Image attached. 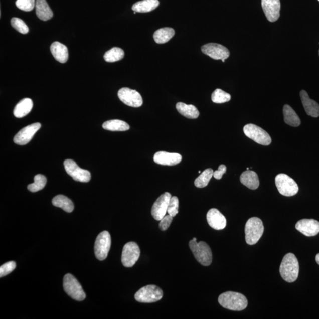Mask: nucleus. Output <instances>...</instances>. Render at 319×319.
<instances>
[{"mask_svg": "<svg viewBox=\"0 0 319 319\" xmlns=\"http://www.w3.org/2000/svg\"><path fill=\"white\" fill-rule=\"evenodd\" d=\"M182 160V155L175 152L158 151L154 155V162L164 166H175L180 164Z\"/></svg>", "mask_w": 319, "mask_h": 319, "instance_id": "obj_18", "label": "nucleus"}, {"mask_svg": "<svg viewBox=\"0 0 319 319\" xmlns=\"http://www.w3.org/2000/svg\"><path fill=\"white\" fill-rule=\"evenodd\" d=\"M201 50L205 55L214 60H221L222 62H225L230 55V52L227 48L217 43L206 44L202 46Z\"/></svg>", "mask_w": 319, "mask_h": 319, "instance_id": "obj_13", "label": "nucleus"}, {"mask_svg": "<svg viewBox=\"0 0 319 319\" xmlns=\"http://www.w3.org/2000/svg\"><path fill=\"white\" fill-rule=\"evenodd\" d=\"M175 34V32L174 29L165 28L157 30L154 33L153 38L155 42L158 44H164L170 41Z\"/></svg>", "mask_w": 319, "mask_h": 319, "instance_id": "obj_28", "label": "nucleus"}, {"mask_svg": "<svg viewBox=\"0 0 319 319\" xmlns=\"http://www.w3.org/2000/svg\"><path fill=\"white\" fill-rule=\"evenodd\" d=\"M164 295L161 288L155 285H148L136 292L135 300L140 303H151L161 300Z\"/></svg>", "mask_w": 319, "mask_h": 319, "instance_id": "obj_5", "label": "nucleus"}, {"mask_svg": "<svg viewBox=\"0 0 319 319\" xmlns=\"http://www.w3.org/2000/svg\"><path fill=\"white\" fill-rule=\"evenodd\" d=\"M315 261H316L317 263L319 265V253L315 256Z\"/></svg>", "mask_w": 319, "mask_h": 319, "instance_id": "obj_41", "label": "nucleus"}, {"mask_svg": "<svg viewBox=\"0 0 319 319\" xmlns=\"http://www.w3.org/2000/svg\"><path fill=\"white\" fill-rule=\"evenodd\" d=\"M261 6L269 22H276L280 18V0H261Z\"/></svg>", "mask_w": 319, "mask_h": 319, "instance_id": "obj_15", "label": "nucleus"}, {"mask_svg": "<svg viewBox=\"0 0 319 319\" xmlns=\"http://www.w3.org/2000/svg\"><path fill=\"white\" fill-rule=\"evenodd\" d=\"M173 218L174 217H172L170 215H165L164 218H163L161 222H160L159 224V228L161 229V230L162 231H165L167 230L172 223L173 221Z\"/></svg>", "mask_w": 319, "mask_h": 319, "instance_id": "obj_39", "label": "nucleus"}, {"mask_svg": "<svg viewBox=\"0 0 319 319\" xmlns=\"http://www.w3.org/2000/svg\"><path fill=\"white\" fill-rule=\"evenodd\" d=\"M207 219L209 226L215 230H222L227 226V219L217 209H210L208 212Z\"/></svg>", "mask_w": 319, "mask_h": 319, "instance_id": "obj_19", "label": "nucleus"}, {"mask_svg": "<svg viewBox=\"0 0 319 319\" xmlns=\"http://www.w3.org/2000/svg\"><path fill=\"white\" fill-rule=\"evenodd\" d=\"M300 98L306 114L312 117L317 118L319 116V105L317 102L309 98L306 91L300 92Z\"/></svg>", "mask_w": 319, "mask_h": 319, "instance_id": "obj_20", "label": "nucleus"}, {"mask_svg": "<svg viewBox=\"0 0 319 319\" xmlns=\"http://www.w3.org/2000/svg\"><path fill=\"white\" fill-rule=\"evenodd\" d=\"M192 239H193V240H194V241H197V239L196 238H194Z\"/></svg>", "mask_w": 319, "mask_h": 319, "instance_id": "obj_42", "label": "nucleus"}, {"mask_svg": "<svg viewBox=\"0 0 319 319\" xmlns=\"http://www.w3.org/2000/svg\"><path fill=\"white\" fill-rule=\"evenodd\" d=\"M295 228L306 237H314L319 233V222L313 219H303L297 222Z\"/></svg>", "mask_w": 319, "mask_h": 319, "instance_id": "obj_17", "label": "nucleus"}, {"mask_svg": "<svg viewBox=\"0 0 319 319\" xmlns=\"http://www.w3.org/2000/svg\"><path fill=\"white\" fill-rule=\"evenodd\" d=\"M111 245V235L108 231H103L96 239L94 250L96 258L105 260L107 257Z\"/></svg>", "mask_w": 319, "mask_h": 319, "instance_id": "obj_9", "label": "nucleus"}, {"mask_svg": "<svg viewBox=\"0 0 319 319\" xmlns=\"http://www.w3.org/2000/svg\"><path fill=\"white\" fill-rule=\"evenodd\" d=\"M159 5L158 0H142L135 3L132 6V10L137 13H148L154 11Z\"/></svg>", "mask_w": 319, "mask_h": 319, "instance_id": "obj_25", "label": "nucleus"}, {"mask_svg": "<svg viewBox=\"0 0 319 319\" xmlns=\"http://www.w3.org/2000/svg\"><path fill=\"white\" fill-rule=\"evenodd\" d=\"M124 55V52L122 49L113 48L105 53L104 58L106 62L113 63L121 61Z\"/></svg>", "mask_w": 319, "mask_h": 319, "instance_id": "obj_32", "label": "nucleus"}, {"mask_svg": "<svg viewBox=\"0 0 319 319\" xmlns=\"http://www.w3.org/2000/svg\"><path fill=\"white\" fill-rule=\"evenodd\" d=\"M240 181L244 185L251 190H255L260 186V181L258 176L254 171H245L240 176Z\"/></svg>", "mask_w": 319, "mask_h": 319, "instance_id": "obj_22", "label": "nucleus"}, {"mask_svg": "<svg viewBox=\"0 0 319 319\" xmlns=\"http://www.w3.org/2000/svg\"><path fill=\"white\" fill-rule=\"evenodd\" d=\"M16 267V264L15 261H10L2 265L0 267V277H3L9 274Z\"/></svg>", "mask_w": 319, "mask_h": 319, "instance_id": "obj_38", "label": "nucleus"}, {"mask_svg": "<svg viewBox=\"0 0 319 319\" xmlns=\"http://www.w3.org/2000/svg\"><path fill=\"white\" fill-rule=\"evenodd\" d=\"M214 171L211 168L206 169L199 177L195 179V185L198 188H204L208 186L209 181L214 176Z\"/></svg>", "mask_w": 319, "mask_h": 319, "instance_id": "obj_31", "label": "nucleus"}, {"mask_svg": "<svg viewBox=\"0 0 319 319\" xmlns=\"http://www.w3.org/2000/svg\"><path fill=\"white\" fill-rule=\"evenodd\" d=\"M52 204L55 207L62 208L66 212L71 213L74 209V203L64 195L56 196L53 199Z\"/></svg>", "mask_w": 319, "mask_h": 319, "instance_id": "obj_29", "label": "nucleus"}, {"mask_svg": "<svg viewBox=\"0 0 319 319\" xmlns=\"http://www.w3.org/2000/svg\"><path fill=\"white\" fill-rule=\"evenodd\" d=\"M16 5L21 11L29 12L35 8L36 3L35 0H17Z\"/></svg>", "mask_w": 319, "mask_h": 319, "instance_id": "obj_36", "label": "nucleus"}, {"mask_svg": "<svg viewBox=\"0 0 319 319\" xmlns=\"http://www.w3.org/2000/svg\"><path fill=\"white\" fill-rule=\"evenodd\" d=\"M244 132L249 138L262 145L271 143V138L267 132L258 126L249 124L244 126Z\"/></svg>", "mask_w": 319, "mask_h": 319, "instance_id": "obj_8", "label": "nucleus"}, {"mask_svg": "<svg viewBox=\"0 0 319 319\" xmlns=\"http://www.w3.org/2000/svg\"><path fill=\"white\" fill-rule=\"evenodd\" d=\"M192 253L194 254L196 260L204 266L210 265L212 261V253L209 246L204 241L197 242V241L192 240L189 242Z\"/></svg>", "mask_w": 319, "mask_h": 319, "instance_id": "obj_4", "label": "nucleus"}, {"mask_svg": "<svg viewBox=\"0 0 319 319\" xmlns=\"http://www.w3.org/2000/svg\"><path fill=\"white\" fill-rule=\"evenodd\" d=\"M247 171H248V170H249V168H247Z\"/></svg>", "mask_w": 319, "mask_h": 319, "instance_id": "obj_43", "label": "nucleus"}, {"mask_svg": "<svg viewBox=\"0 0 319 319\" xmlns=\"http://www.w3.org/2000/svg\"><path fill=\"white\" fill-rule=\"evenodd\" d=\"M212 101L216 104H223L231 100V96L221 89H217L212 93Z\"/></svg>", "mask_w": 319, "mask_h": 319, "instance_id": "obj_34", "label": "nucleus"}, {"mask_svg": "<svg viewBox=\"0 0 319 319\" xmlns=\"http://www.w3.org/2000/svg\"><path fill=\"white\" fill-rule=\"evenodd\" d=\"M281 276L288 282L297 280L299 273V264L297 258L292 253H288L282 259L280 267Z\"/></svg>", "mask_w": 319, "mask_h": 319, "instance_id": "obj_2", "label": "nucleus"}, {"mask_svg": "<svg viewBox=\"0 0 319 319\" xmlns=\"http://www.w3.org/2000/svg\"><path fill=\"white\" fill-rule=\"evenodd\" d=\"M51 51L53 57L61 64L68 61L69 53L68 48L59 42L53 43L51 46Z\"/></svg>", "mask_w": 319, "mask_h": 319, "instance_id": "obj_21", "label": "nucleus"}, {"mask_svg": "<svg viewBox=\"0 0 319 319\" xmlns=\"http://www.w3.org/2000/svg\"><path fill=\"white\" fill-rule=\"evenodd\" d=\"M140 250L137 244L129 242L124 245L122 252L121 261L125 267H132L138 260Z\"/></svg>", "mask_w": 319, "mask_h": 319, "instance_id": "obj_10", "label": "nucleus"}, {"mask_svg": "<svg viewBox=\"0 0 319 319\" xmlns=\"http://www.w3.org/2000/svg\"><path fill=\"white\" fill-rule=\"evenodd\" d=\"M35 182L33 184H30L28 186L29 191L32 192H36L42 190L45 188L47 179L45 176L41 174L36 175L34 178Z\"/></svg>", "mask_w": 319, "mask_h": 319, "instance_id": "obj_33", "label": "nucleus"}, {"mask_svg": "<svg viewBox=\"0 0 319 319\" xmlns=\"http://www.w3.org/2000/svg\"><path fill=\"white\" fill-rule=\"evenodd\" d=\"M118 98L125 105L131 107L138 108L143 104L142 96L137 91L128 88L119 89Z\"/></svg>", "mask_w": 319, "mask_h": 319, "instance_id": "obj_12", "label": "nucleus"}, {"mask_svg": "<svg viewBox=\"0 0 319 319\" xmlns=\"http://www.w3.org/2000/svg\"><path fill=\"white\" fill-rule=\"evenodd\" d=\"M102 127L106 130L111 131H125L130 128L127 122L119 119L106 121L103 124Z\"/></svg>", "mask_w": 319, "mask_h": 319, "instance_id": "obj_30", "label": "nucleus"}, {"mask_svg": "<svg viewBox=\"0 0 319 319\" xmlns=\"http://www.w3.org/2000/svg\"><path fill=\"white\" fill-rule=\"evenodd\" d=\"M64 166L66 172L74 179V180L84 183L90 181L91 173L87 170L79 168L76 162L72 160H66L64 162Z\"/></svg>", "mask_w": 319, "mask_h": 319, "instance_id": "obj_11", "label": "nucleus"}, {"mask_svg": "<svg viewBox=\"0 0 319 319\" xmlns=\"http://www.w3.org/2000/svg\"><path fill=\"white\" fill-rule=\"evenodd\" d=\"M170 193L165 192L154 203L151 209V215L155 220L161 221L168 212V208L172 198Z\"/></svg>", "mask_w": 319, "mask_h": 319, "instance_id": "obj_14", "label": "nucleus"}, {"mask_svg": "<svg viewBox=\"0 0 319 319\" xmlns=\"http://www.w3.org/2000/svg\"><path fill=\"white\" fill-rule=\"evenodd\" d=\"M219 303L225 308L233 311H242L247 308L248 300L239 292L227 291L219 295Z\"/></svg>", "mask_w": 319, "mask_h": 319, "instance_id": "obj_1", "label": "nucleus"}, {"mask_svg": "<svg viewBox=\"0 0 319 319\" xmlns=\"http://www.w3.org/2000/svg\"><path fill=\"white\" fill-rule=\"evenodd\" d=\"M264 227L260 218L252 217L249 219L245 227V241L248 245L257 244L263 235Z\"/></svg>", "mask_w": 319, "mask_h": 319, "instance_id": "obj_3", "label": "nucleus"}, {"mask_svg": "<svg viewBox=\"0 0 319 319\" xmlns=\"http://www.w3.org/2000/svg\"><path fill=\"white\" fill-rule=\"evenodd\" d=\"M226 172H227V167H226V166L221 165L219 166L218 170L214 172V177L216 179L219 180V179L222 178V176H223Z\"/></svg>", "mask_w": 319, "mask_h": 319, "instance_id": "obj_40", "label": "nucleus"}, {"mask_svg": "<svg viewBox=\"0 0 319 319\" xmlns=\"http://www.w3.org/2000/svg\"><path fill=\"white\" fill-rule=\"evenodd\" d=\"M176 109L181 115L189 119L198 118L199 112L196 106L193 105H187L183 102H178L176 106Z\"/></svg>", "mask_w": 319, "mask_h": 319, "instance_id": "obj_27", "label": "nucleus"}, {"mask_svg": "<svg viewBox=\"0 0 319 319\" xmlns=\"http://www.w3.org/2000/svg\"><path fill=\"white\" fill-rule=\"evenodd\" d=\"M179 212V199L176 197H172L169 202L168 213L173 217H175Z\"/></svg>", "mask_w": 319, "mask_h": 319, "instance_id": "obj_37", "label": "nucleus"}, {"mask_svg": "<svg viewBox=\"0 0 319 319\" xmlns=\"http://www.w3.org/2000/svg\"><path fill=\"white\" fill-rule=\"evenodd\" d=\"M33 106V103L31 99H23L16 105L13 114L17 118L24 117L31 112Z\"/></svg>", "mask_w": 319, "mask_h": 319, "instance_id": "obj_24", "label": "nucleus"}, {"mask_svg": "<svg viewBox=\"0 0 319 319\" xmlns=\"http://www.w3.org/2000/svg\"><path fill=\"white\" fill-rule=\"evenodd\" d=\"M275 182L278 192L285 197H292L298 192L297 183L287 175L278 174L275 177Z\"/></svg>", "mask_w": 319, "mask_h": 319, "instance_id": "obj_6", "label": "nucleus"}, {"mask_svg": "<svg viewBox=\"0 0 319 319\" xmlns=\"http://www.w3.org/2000/svg\"><path fill=\"white\" fill-rule=\"evenodd\" d=\"M36 13L39 19L43 21H48L53 16V12L46 0H36Z\"/></svg>", "mask_w": 319, "mask_h": 319, "instance_id": "obj_23", "label": "nucleus"}, {"mask_svg": "<svg viewBox=\"0 0 319 319\" xmlns=\"http://www.w3.org/2000/svg\"><path fill=\"white\" fill-rule=\"evenodd\" d=\"M284 120L285 124L291 127H297L301 124L300 118L290 105H285L283 107Z\"/></svg>", "mask_w": 319, "mask_h": 319, "instance_id": "obj_26", "label": "nucleus"}, {"mask_svg": "<svg viewBox=\"0 0 319 319\" xmlns=\"http://www.w3.org/2000/svg\"><path fill=\"white\" fill-rule=\"evenodd\" d=\"M318 55H319V51H318Z\"/></svg>", "mask_w": 319, "mask_h": 319, "instance_id": "obj_44", "label": "nucleus"}, {"mask_svg": "<svg viewBox=\"0 0 319 319\" xmlns=\"http://www.w3.org/2000/svg\"><path fill=\"white\" fill-rule=\"evenodd\" d=\"M41 128V124L39 122L27 126L15 135L14 142L20 145L28 144L31 141L33 136Z\"/></svg>", "mask_w": 319, "mask_h": 319, "instance_id": "obj_16", "label": "nucleus"}, {"mask_svg": "<svg viewBox=\"0 0 319 319\" xmlns=\"http://www.w3.org/2000/svg\"><path fill=\"white\" fill-rule=\"evenodd\" d=\"M318 1L319 2V0H318Z\"/></svg>", "mask_w": 319, "mask_h": 319, "instance_id": "obj_45", "label": "nucleus"}, {"mask_svg": "<svg viewBox=\"0 0 319 319\" xmlns=\"http://www.w3.org/2000/svg\"><path fill=\"white\" fill-rule=\"evenodd\" d=\"M64 288L70 297L77 301L85 300L86 294L77 279L71 274H67L64 278Z\"/></svg>", "mask_w": 319, "mask_h": 319, "instance_id": "obj_7", "label": "nucleus"}, {"mask_svg": "<svg viewBox=\"0 0 319 319\" xmlns=\"http://www.w3.org/2000/svg\"><path fill=\"white\" fill-rule=\"evenodd\" d=\"M11 25L13 28L22 34H27L29 33V29L26 23L22 19L14 18L12 19Z\"/></svg>", "mask_w": 319, "mask_h": 319, "instance_id": "obj_35", "label": "nucleus"}]
</instances>
